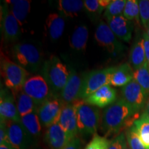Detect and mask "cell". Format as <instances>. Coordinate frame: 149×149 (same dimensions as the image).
Returning a JSON list of instances; mask_svg holds the SVG:
<instances>
[{"label":"cell","mask_w":149,"mask_h":149,"mask_svg":"<svg viewBox=\"0 0 149 149\" xmlns=\"http://www.w3.org/2000/svg\"><path fill=\"white\" fill-rule=\"evenodd\" d=\"M139 117L138 113L120 99L104 111L100 123L101 130L107 137L118 133L122 128H130Z\"/></svg>","instance_id":"1"},{"label":"cell","mask_w":149,"mask_h":149,"mask_svg":"<svg viewBox=\"0 0 149 149\" xmlns=\"http://www.w3.org/2000/svg\"><path fill=\"white\" fill-rule=\"evenodd\" d=\"M70 72L66 65L55 56H52L42 66V77L49 86L52 96L61 95L66 86Z\"/></svg>","instance_id":"2"},{"label":"cell","mask_w":149,"mask_h":149,"mask_svg":"<svg viewBox=\"0 0 149 149\" xmlns=\"http://www.w3.org/2000/svg\"><path fill=\"white\" fill-rule=\"evenodd\" d=\"M73 104L77 111L79 133L82 136L95 135L101 123L100 110L86 104L84 100H77Z\"/></svg>","instance_id":"3"},{"label":"cell","mask_w":149,"mask_h":149,"mask_svg":"<svg viewBox=\"0 0 149 149\" xmlns=\"http://www.w3.org/2000/svg\"><path fill=\"white\" fill-rule=\"evenodd\" d=\"M11 54L16 64L29 72L37 71L42 64V54L36 46L31 44L19 43L16 44L12 48Z\"/></svg>","instance_id":"4"},{"label":"cell","mask_w":149,"mask_h":149,"mask_svg":"<svg viewBox=\"0 0 149 149\" xmlns=\"http://www.w3.org/2000/svg\"><path fill=\"white\" fill-rule=\"evenodd\" d=\"M1 72L6 87L10 89L13 94L22 90L30 74L23 67L5 57L1 58Z\"/></svg>","instance_id":"5"},{"label":"cell","mask_w":149,"mask_h":149,"mask_svg":"<svg viewBox=\"0 0 149 149\" xmlns=\"http://www.w3.org/2000/svg\"><path fill=\"white\" fill-rule=\"evenodd\" d=\"M116 67H109L104 69L93 70L83 78L79 100H84L104 86L110 84L112 74Z\"/></svg>","instance_id":"6"},{"label":"cell","mask_w":149,"mask_h":149,"mask_svg":"<svg viewBox=\"0 0 149 149\" xmlns=\"http://www.w3.org/2000/svg\"><path fill=\"white\" fill-rule=\"evenodd\" d=\"M22 91L31 97L39 107L52 97L48 84L41 75L29 77L24 84Z\"/></svg>","instance_id":"7"},{"label":"cell","mask_w":149,"mask_h":149,"mask_svg":"<svg viewBox=\"0 0 149 149\" xmlns=\"http://www.w3.org/2000/svg\"><path fill=\"white\" fill-rule=\"evenodd\" d=\"M95 38L100 46L105 48L110 53L114 55H120L126 48L122 43L117 40V37L109 25L103 21L100 22L97 27Z\"/></svg>","instance_id":"8"},{"label":"cell","mask_w":149,"mask_h":149,"mask_svg":"<svg viewBox=\"0 0 149 149\" xmlns=\"http://www.w3.org/2000/svg\"><path fill=\"white\" fill-rule=\"evenodd\" d=\"M20 24L10 12L7 3L1 4V30L6 42L17 41L21 36Z\"/></svg>","instance_id":"9"},{"label":"cell","mask_w":149,"mask_h":149,"mask_svg":"<svg viewBox=\"0 0 149 149\" xmlns=\"http://www.w3.org/2000/svg\"><path fill=\"white\" fill-rule=\"evenodd\" d=\"M123 100L136 112L146 107L148 96L135 79L122 88Z\"/></svg>","instance_id":"10"},{"label":"cell","mask_w":149,"mask_h":149,"mask_svg":"<svg viewBox=\"0 0 149 149\" xmlns=\"http://www.w3.org/2000/svg\"><path fill=\"white\" fill-rule=\"evenodd\" d=\"M64 104L57 99H50L38 108L37 113L41 124L49 127L58 122Z\"/></svg>","instance_id":"11"},{"label":"cell","mask_w":149,"mask_h":149,"mask_svg":"<svg viewBox=\"0 0 149 149\" xmlns=\"http://www.w3.org/2000/svg\"><path fill=\"white\" fill-rule=\"evenodd\" d=\"M21 116L17 111L15 99L8 88H1L0 95V118L1 121L21 123Z\"/></svg>","instance_id":"12"},{"label":"cell","mask_w":149,"mask_h":149,"mask_svg":"<svg viewBox=\"0 0 149 149\" xmlns=\"http://www.w3.org/2000/svg\"><path fill=\"white\" fill-rule=\"evenodd\" d=\"M72 139L58 123L48 127L44 134V141L49 149H63Z\"/></svg>","instance_id":"13"},{"label":"cell","mask_w":149,"mask_h":149,"mask_svg":"<svg viewBox=\"0 0 149 149\" xmlns=\"http://www.w3.org/2000/svg\"><path fill=\"white\" fill-rule=\"evenodd\" d=\"M6 122L9 142L15 149H27L30 142V136L22 123L8 121Z\"/></svg>","instance_id":"14"},{"label":"cell","mask_w":149,"mask_h":149,"mask_svg":"<svg viewBox=\"0 0 149 149\" xmlns=\"http://www.w3.org/2000/svg\"><path fill=\"white\" fill-rule=\"evenodd\" d=\"M117 91L111 85L108 84L100 88L84 101L93 107L104 108L115 103L117 101Z\"/></svg>","instance_id":"15"},{"label":"cell","mask_w":149,"mask_h":149,"mask_svg":"<svg viewBox=\"0 0 149 149\" xmlns=\"http://www.w3.org/2000/svg\"><path fill=\"white\" fill-rule=\"evenodd\" d=\"M58 124L64 128L68 135L74 139L79 133L77 126V111L74 104H64Z\"/></svg>","instance_id":"16"},{"label":"cell","mask_w":149,"mask_h":149,"mask_svg":"<svg viewBox=\"0 0 149 149\" xmlns=\"http://www.w3.org/2000/svg\"><path fill=\"white\" fill-rule=\"evenodd\" d=\"M108 25L117 38L125 42H129L132 38L134 25L123 15L107 19Z\"/></svg>","instance_id":"17"},{"label":"cell","mask_w":149,"mask_h":149,"mask_svg":"<svg viewBox=\"0 0 149 149\" xmlns=\"http://www.w3.org/2000/svg\"><path fill=\"white\" fill-rule=\"evenodd\" d=\"M82 81L83 79H81L74 70L70 72L68 81L60 95L61 101L63 104H72L79 100Z\"/></svg>","instance_id":"18"},{"label":"cell","mask_w":149,"mask_h":149,"mask_svg":"<svg viewBox=\"0 0 149 149\" xmlns=\"http://www.w3.org/2000/svg\"><path fill=\"white\" fill-rule=\"evenodd\" d=\"M134 79V71L131 65L128 63L117 66L112 74L110 85L124 87Z\"/></svg>","instance_id":"19"},{"label":"cell","mask_w":149,"mask_h":149,"mask_svg":"<svg viewBox=\"0 0 149 149\" xmlns=\"http://www.w3.org/2000/svg\"><path fill=\"white\" fill-rule=\"evenodd\" d=\"M65 29V22L61 16L51 13L46 21V30L51 40L56 41L61 37Z\"/></svg>","instance_id":"20"},{"label":"cell","mask_w":149,"mask_h":149,"mask_svg":"<svg viewBox=\"0 0 149 149\" xmlns=\"http://www.w3.org/2000/svg\"><path fill=\"white\" fill-rule=\"evenodd\" d=\"M129 60L130 64L135 70L146 63L143 37H138L133 43L130 51Z\"/></svg>","instance_id":"21"},{"label":"cell","mask_w":149,"mask_h":149,"mask_svg":"<svg viewBox=\"0 0 149 149\" xmlns=\"http://www.w3.org/2000/svg\"><path fill=\"white\" fill-rule=\"evenodd\" d=\"M5 2L20 26L23 25L31 10V1L26 0H9L5 1Z\"/></svg>","instance_id":"22"},{"label":"cell","mask_w":149,"mask_h":149,"mask_svg":"<svg viewBox=\"0 0 149 149\" xmlns=\"http://www.w3.org/2000/svg\"><path fill=\"white\" fill-rule=\"evenodd\" d=\"M13 95L15 99L17 111L21 117L37 111L38 106L31 97L26 94L22 90L13 94Z\"/></svg>","instance_id":"23"},{"label":"cell","mask_w":149,"mask_h":149,"mask_svg":"<svg viewBox=\"0 0 149 149\" xmlns=\"http://www.w3.org/2000/svg\"><path fill=\"white\" fill-rule=\"evenodd\" d=\"M88 30L86 26H78L74 29L69 40L70 47L76 51H82L86 47Z\"/></svg>","instance_id":"24"},{"label":"cell","mask_w":149,"mask_h":149,"mask_svg":"<svg viewBox=\"0 0 149 149\" xmlns=\"http://www.w3.org/2000/svg\"><path fill=\"white\" fill-rule=\"evenodd\" d=\"M21 123L30 137H37L40 135L42 127L37 112L22 117Z\"/></svg>","instance_id":"25"},{"label":"cell","mask_w":149,"mask_h":149,"mask_svg":"<svg viewBox=\"0 0 149 149\" xmlns=\"http://www.w3.org/2000/svg\"><path fill=\"white\" fill-rule=\"evenodd\" d=\"M84 1L79 0H59L58 1V10L67 17H73L82 10Z\"/></svg>","instance_id":"26"},{"label":"cell","mask_w":149,"mask_h":149,"mask_svg":"<svg viewBox=\"0 0 149 149\" xmlns=\"http://www.w3.org/2000/svg\"><path fill=\"white\" fill-rule=\"evenodd\" d=\"M138 135L146 149H149V120L142 113L133 124Z\"/></svg>","instance_id":"27"},{"label":"cell","mask_w":149,"mask_h":149,"mask_svg":"<svg viewBox=\"0 0 149 149\" xmlns=\"http://www.w3.org/2000/svg\"><path fill=\"white\" fill-rule=\"evenodd\" d=\"M134 79L149 97V67L147 63L134 71Z\"/></svg>","instance_id":"28"},{"label":"cell","mask_w":149,"mask_h":149,"mask_svg":"<svg viewBox=\"0 0 149 149\" xmlns=\"http://www.w3.org/2000/svg\"><path fill=\"white\" fill-rule=\"evenodd\" d=\"M123 16L130 21H135L139 24L140 21L139 17V1L137 0H128L123 12Z\"/></svg>","instance_id":"29"},{"label":"cell","mask_w":149,"mask_h":149,"mask_svg":"<svg viewBox=\"0 0 149 149\" xmlns=\"http://www.w3.org/2000/svg\"><path fill=\"white\" fill-rule=\"evenodd\" d=\"M126 3V0H113L104 10L106 19L122 15Z\"/></svg>","instance_id":"30"},{"label":"cell","mask_w":149,"mask_h":149,"mask_svg":"<svg viewBox=\"0 0 149 149\" xmlns=\"http://www.w3.org/2000/svg\"><path fill=\"white\" fill-rule=\"evenodd\" d=\"M126 137L127 144L130 149H146L139 138L134 125L126 130Z\"/></svg>","instance_id":"31"},{"label":"cell","mask_w":149,"mask_h":149,"mask_svg":"<svg viewBox=\"0 0 149 149\" xmlns=\"http://www.w3.org/2000/svg\"><path fill=\"white\" fill-rule=\"evenodd\" d=\"M110 141L106 137H102L95 134L86 145L85 149H109Z\"/></svg>","instance_id":"32"},{"label":"cell","mask_w":149,"mask_h":149,"mask_svg":"<svg viewBox=\"0 0 149 149\" xmlns=\"http://www.w3.org/2000/svg\"><path fill=\"white\" fill-rule=\"evenodd\" d=\"M139 17L142 26L146 29L149 24V0L139 1Z\"/></svg>","instance_id":"33"},{"label":"cell","mask_w":149,"mask_h":149,"mask_svg":"<svg viewBox=\"0 0 149 149\" xmlns=\"http://www.w3.org/2000/svg\"><path fill=\"white\" fill-rule=\"evenodd\" d=\"M84 6L85 8L90 13L101 14L105 8L102 6L100 0H86L84 1Z\"/></svg>","instance_id":"34"},{"label":"cell","mask_w":149,"mask_h":149,"mask_svg":"<svg viewBox=\"0 0 149 149\" xmlns=\"http://www.w3.org/2000/svg\"><path fill=\"white\" fill-rule=\"evenodd\" d=\"M126 143L124 133H120L110 141L109 149H123Z\"/></svg>","instance_id":"35"},{"label":"cell","mask_w":149,"mask_h":149,"mask_svg":"<svg viewBox=\"0 0 149 149\" xmlns=\"http://www.w3.org/2000/svg\"><path fill=\"white\" fill-rule=\"evenodd\" d=\"M3 142L9 143L8 132H7V126L6 122L1 121L0 123V144Z\"/></svg>","instance_id":"36"},{"label":"cell","mask_w":149,"mask_h":149,"mask_svg":"<svg viewBox=\"0 0 149 149\" xmlns=\"http://www.w3.org/2000/svg\"><path fill=\"white\" fill-rule=\"evenodd\" d=\"M63 149H81V140L79 137H74Z\"/></svg>","instance_id":"37"},{"label":"cell","mask_w":149,"mask_h":149,"mask_svg":"<svg viewBox=\"0 0 149 149\" xmlns=\"http://www.w3.org/2000/svg\"><path fill=\"white\" fill-rule=\"evenodd\" d=\"M143 39H144V47L145 51V55H146V63L148 64L149 67V37L146 33H144L143 35Z\"/></svg>","instance_id":"38"},{"label":"cell","mask_w":149,"mask_h":149,"mask_svg":"<svg viewBox=\"0 0 149 149\" xmlns=\"http://www.w3.org/2000/svg\"><path fill=\"white\" fill-rule=\"evenodd\" d=\"M0 149H15L11 146L10 144L6 142H3L0 144Z\"/></svg>","instance_id":"39"},{"label":"cell","mask_w":149,"mask_h":149,"mask_svg":"<svg viewBox=\"0 0 149 149\" xmlns=\"http://www.w3.org/2000/svg\"><path fill=\"white\" fill-rule=\"evenodd\" d=\"M143 113H144V114L148 117V119L149 120V97L148 98V100H147L146 107H145V110L143 112Z\"/></svg>","instance_id":"40"},{"label":"cell","mask_w":149,"mask_h":149,"mask_svg":"<svg viewBox=\"0 0 149 149\" xmlns=\"http://www.w3.org/2000/svg\"><path fill=\"white\" fill-rule=\"evenodd\" d=\"M123 149H130V148L129 146H128V145L127 144V141H126V143L125 144V145H124V148H123Z\"/></svg>","instance_id":"41"},{"label":"cell","mask_w":149,"mask_h":149,"mask_svg":"<svg viewBox=\"0 0 149 149\" xmlns=\"http://www.w3.org/2000/svg\"><path fill=\"white\" fill-rule=\"evenodd\" d=\"M146 30V34L148 35V36L149 37V24L148 25V26H147Z\"/></svg>","instance_id":"42"}]
</instances>
